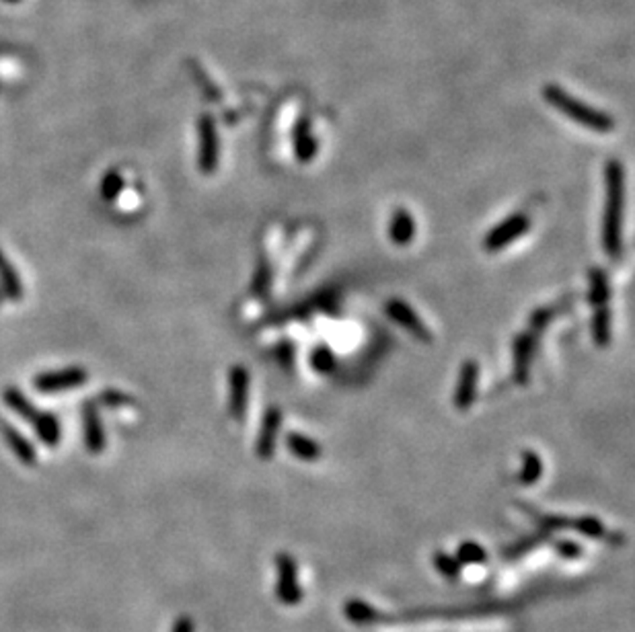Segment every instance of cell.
Instances as JSON below:
<instances>
[{
	"label": "cell",
	"instance_id": "cell-1",
	"mask_svg": "<svg viewBox=\"0 0 635 632\" xmlns=\"http://www.w3.org/2000/svg\"><path fill=\"white\" fill-rule=\"evenodd\" d=\"M607 179V206L602 216V247L611 259L621 257V228H624L625 202V172L619 161H608L605 169Z\"/></svg>",
	"mask_w": 635,
	"mask_h": 632
},
{
	"label": "cell",
	"instance_id": "cell-2",
	"mask_svg": "<svg viewBox=\"0 0 635 632\" xmlns=\"http://www.w3.org/2000/svg\"><path fill=\"white\" fill-rule=\"evenodd\" d=\"M543 97L551 107H555L557 111L563 113L565 118H570L571 121H576V124L588 127V130L607 133L615 127V119L611 118V115L594 110V107H590L586 103H582L580 99L571 97L570 93H565L562 87L545 85Z\"/></svg>",
	"mask_w": 635,
	"mask_h": 632
},
{
	"label": "cell",
	"instance_id": "cell-3",
	"mask_svg": "<svg viewBox=\"0 0 635 632\" xmlns=\"http://www.w3.org/2000/svg\"><path fill=\"white\" fill-rule=\"evenodd\" d=\"M4 400L15 408V411L21 415L23 419H27L31 425L35 427L37 436H40L43 442L54 445L60 439V425L50 413H40L37 408L31 405V402L23 397L21 392L11 388V391L4 392Z\"/></svg>",
	"mask_w": 635,
	"mask_h": 632
},
{
	"label": "cell",
	"instance_id": "cell-4",
	"mask_svg": "<svg viewBox=\"0 0 635 632\" xmlns=\"http://www.w3.org/2000/svg\"><path fill=\"white\" fill-rule=\"evenodd\" d=\"M531 228V216L529 214H512L510 218L500 222L490 234L486 236L484 248L487 253H498L501 248L512 245L514 240L520 239V236L526 234V230Z\"/></svg>",
	"mask_w": 635,
	"mask_h": 632
},
{
	"label": "cell",
	"instance_id": "cell-5",
	"mask_svg": "<svg viewBox=\"0 0 635 632\" xmlns=\"http://www.w3.org/2000/svg\"><path fill=\"white\" fill-rule=\"evenodd\" d=\"M385 312L393 323H397L399 327L409 331L416 339H420L424 343L432 341L430 329L425 327V323L420 316H417V312L411 308L408 302H403V300H399V298H391L389 302L385 304Z\"/></svg>",
	"mask_w": 635,
	"mask_h": 632
},
{
	"label": "cell",
	"instance_id": "cell-6",
	"mask_svg": "<svg viewBox=\"0 0 635 632\" xmlns=\"http://www.w3.org/2000/svg\"><path fill=\"white\" fill-rule=\"evenodd\" d=\"M218 167V133L212 115L200 119V169L204 175H212Z\"/></svg>",
	"mask_w": 635,
	"mask_h": 632
},
{
	"label": "cell",
	"instance_id": "cell-7",
	"mask_svg": "<svg viewBox=\"0 0 635 632\" xmlns=\"http://www.w3.org/2000/svg\"><path fill=\"white\" fill-rule=\"evenodd\" d=\"M532 354H535V333H532V331H526V333H520L516 339H514V347H512L514 380H516V385L520 386L529 385Z\"/></svg>",
	"mask_w": 635,
	"mask_h": 632
},
{
	"label": "cell",
	"instance_id": "cell-8",
	"mask_svg": "<svg viewBox=\"0 0 635 632\" xmlns=\"http://www.w3.org/2000/svg\"><path fill=\"white\" fill-rule=\"evenodd\" d=\"M478 385H479V363L475 360H467L461 368L459 386L455 391V407L459 411H467L478 397Z\"/></svg>",
	"mask_w": 635,
	"mask_h": 632
},
{
	"label": "cell",
	"instance_id": "cell-9",
	"mask_svg": "<svg viewBox=\"0 0 635 632\" xmlns=\"http://www.w3.org/2000/svg\"><path fill=\"white\" fill-rule=\"evenodd\" d=\"M282 427V411L278 407H270L268 413H265L262 431H259V438L256 442V454L262 460H270L276 454V442L278 433H280Z\"/></svg>",
	"mask_w": 635,
	"mask_h": 632
},
{
	"label": "cell",
	"instance_id": "cell-10",
	"mask_svg": "<svg viewBox=\"0 0 635 632\" xmlns=\"http://www.w3.org/2000/svg\"><path fill=\"white\" fill-rule=\"evenodd\" d=\"M278 573H280V583H278V598L286 605H295L302 599V591L296 581V565L295 559L288 554L278 557Z\"/></svg>",
	"mask_w": 635,
	"mask_h": 632
},
{
	"label": "cell",
	"instance_id": "cell-11",
	"mask_svg": "<svg viewBox=\"0 0 635 632\" xmlns=\"http://www.w3.org/2000/svg\"><path fill=\"white\" fill-rule=\"evenodd\" d=\"M87 374L79 368L62 369V372H50L43 376H37L35 378V388L42 392H58V391H68V388L85 385Z\"/></svg>",
	"mask_w": 635,
	"mask_h": 632
},
{
	"label": "cell",
	"instance_id": "cell-12",
	"mask_svg": "<svg viewBox=\"0 0 635 632\" xmlns=\"http://www.w3.org/2000/svg\"><path fill=\"white\" fill-rule=\"evenodd\" d=\"M249 400V372L243 366L231 369V415L237 421L245 417Z\"/></svg>",
	"mask_w": 635,
	"mask_h": 632
},
{
	"label": "cell",
	"instance_id": "cell-13",
	"mask_svg": "<svg viewBox=\"0 0 635 632\" xmlns=\"http://www.w3.org/2000/svg\"><path fill=\"white\" fill-rule=\"evenodd\" d=\"M389 239L393 245L397 247H408L409 242L416 239V220L409 209L405 208L395 209L389 225Z\"/></svg>",
	"mask_w": 635,
	"mask_h": 632
},
{
	"label": "cell",
	"instance_id": "cell-14",
	"mask_svg": "<svg viewBox=\"0 0 635 632\" xmlns=\"http://www.w3.org/2000/svg\"><path fill=\"white\" fill-rule=\"evenodd\" d=\"M317 150H319V144L310 132V124L307 118H302L298 121L295 127V155L296 161L302 164H309L310 161H315Z\"/></svg>",
	"mask_w": 635,
	"mask_h": 632
},
{
	"label": "cell",
	"instance_id": "cell-15",
	"mask_svg": "<svg viewBox=\"0 0 635 632\" xmlns=\"http://www.w3.org/2000/svg\"><path fill=\"white\" fill-rule=\"evenodd\" d=\"M286 448L295 458L304 460V462H315L321 458V445L313 438L302 436V433L290 431L286 436Z\"/></svg>",
	"mask_w": 635,
	"mask_h": 632
},
{
	"label": "cell",
	"instance_id": "cell-16",
	"mask_svg": "<svg viewBox=\"0 0 635 632\" xmlns=\"http://www.w3.org/2000/svg\"><path fill=\"white\" fill-rule=\"evenodd\" d=\"M588 276H590V304H593L594 308L607 306L608 296H611V286H608L607 273L602 271L601 267H593Z\"/></svg>",
	"mask_w": 635,
	"mask_h": 632
},
{
	"label": "cell",
	"instance_id": "cell-17",
	"mask_svg": "<svg viewBox=\"0 0 635 632\" xmlns=\"http://www.w3.org/2000/svg\"><path fill=\"white\" fill-rule=\"evenodd\" d=\"M593 337L599 347H607L611 343V308L608 306H599L594 310Z\"/></svg>",
	"mask_w": 635,
	"mask_h": 632
},
{
	"label": "cell",
	"instance_id": "cell-18",
	"mask_svg": "<svg viewBox=\"0 0 635 632\" xmlns=\"http://www.w3.org/2000/svg\"><path fill=\"white\" fill-rule=\"evenodd\" d=\"M85 431H87L85 436H87L88 450H91L93 454H99L105 445V438L103 433H101L97 413H95V408H91V405L85 407Z\"/></svg>",
	"mask_w": 635,
	"mask_h": 632
},
{
	"label": "cell",
	"instance_id": "cell-19",
	"mask_svg": "<svg viewBox=\"0 0 635 632\" xmlns=\"http://www.w3.org/2000/svg\"><path fill=\"white\" fill-rule=\"evenodd\" d=\"M0 431H3V436L6 442H9V445L12 448V452H15L19 460H23L25 464H34L35 462V452L31 445L25 442V439L19 436V433L12 430V427H9L4 423V421H0Z\"/></svg>",
	"mask_w": 635,
	"mask_h": 632
},
{
	"label": "cell",
	"instance_id": "cell-20",
	"mask_svg": "<svg viewBox=\"0 0 635 632\" xmlns=\"http://www.w3.org/2000/svg\"><path fill=\"white\" fill-rule=\"evenodd\" d=\"M543 475V460L537 452L532 450H524L523 452V470L518 472V481L526 484H535L539 478Z\"/></svg>",
	"mask_w": 635,
	"mask_h": 632
},
{
	"label": "cell",
	"instance_id": "cell-21",
	"mask_svg": "<svg viewBox=\"0 0 635 632\" xmlns=\"http://www.w3.org/2000/svg\"><path fill=\"white\" fill-rule=\"evenodd\" d=\"M487 559V552L484 551V546H479L478 542H463V544L459 546V552H456V560H459V565H481L486 563Z\"/></svg>",
	"mask_w": 635,
	"mask_h": 632
},
{
	"label": "cell",
	"instance_id": "cell-22",
	"mask_svg": "<svg viewBox=\"0 0 635 632\" xmlns=\"http://www.w3.org/2000/svg\"><path fill=\"white\" fill-rule=\"evenodd\" d=\"M346 616L356 624H371L379 618L377 610L371 608L366 602H362V599H352V602L346 605Z\"/></svg>",
	"mask_w": 635,
	"mask_h": 632
},
{
	"label": "cell",
	"instance_id": "cell-23",
	"mask_svg": "<svg viewBox=\"0 0 635 632\" xmlns=\"http://www.w3.org/2000/svg\"><path fill=\"white\" fill-rule=\"evenodd\" d=\"M310 363H313V368L319 374H332L338 362H335L333 351L327 345H319V347H315L313 355H310Z\"/></svg>",
	"mask_w": 635,
	"mask_h": 632
},
{
	"label": "cell",
	"instance_id": "cell-24",
	"mask_svg": "<svg viewBox=\"0 0 635 632\" xmlns=\"http://www.w3.org/2000/svg\"><path fill=\"white\" fill-rule=\"evenodd\" d=\"M270 284H272V267L265 259H259V265L256 270V278H253V293H259V296H264V293H268L270 290Z\"/></svg>",
	"mask_w": 635,
	"mask_h": 632
},
{
	"label": "cell",
	"instance_id": "cell-25",
	"mask_svg": "<svg viewBox=\"0 0 635 632\" xmlns=\"http://www.w3.org/2000/svg\"><path fill=\"white\" fill-rule=\"evenodd\" d=\"M434 567L444 575V577H448V579L459 577V573H461L459 560H456L455 557H448L447 552L434 554Z\"/></svg>",
	"mask_w": 635,
	"mask_h": 632
},
{
	"label": "cell",
	"instance_id": "cell-26",
	"mask_svg": "<svg viewBox=\"0 0 635 632\" xmlns=\"http://www.w3.org/2000/svg\"><path fill=\"white\" fill-rule=\"evenodd\" d=\"M0 279H3L4 287L9 290V293H12V296H19V293H21V287H19V279H17L15 273H12L9 263L4 261L3 255H0Z\"/></svg>",
	"mask_w": 635,
	"mask_h": 632
},
{
	"label": "cell",
	"instance_id": "cell-27",
	"mask_svg": "<svg viewBox=\"0 0 635 632\" xmlns=\"http://www.w3.org/2000/svg\"><path fill=\"white\" fill-rule=\"evenodd\" d=\"M549 321H551V310L549 308L535 310L531 315V331H532V333H535V331H541Z\"/></svg>",
	"mask_w": 635,
	"mask_h": 632
},
{
	"label": "cell",
	"instance_id": "cell-28",
	"mask_svg": "<svg viewBox=\"0 0 635 632\" xmlns=\"http://www.w3.org/2000/svg\"><path fill=\"white\" fill-rule=\"evenodd\" d=\"M555 548H557V552H560L562 557H565V559H578V557H580V554H582V548L578 546L576 542L560 540V542H557V544H555Z\"/></svg>",
	"mask_w": 635,
	"mask_h": 632
},
{
	"label": "cell",
	"instance_id": "cell-29",
	"mask_svg": "<svg viewBox=\"0 0 635 632\" xmlns=\"http://www.w3.org/2000/svg\"><path fill=\"white\" fill-rule=\"evenodd\" d=\"M173 632H194V621H192V618H187V616L180 618V621L175 622Z\"/></svg>",
	"mask_w": 635,
	"mask_h": 632
}]
</instances>
